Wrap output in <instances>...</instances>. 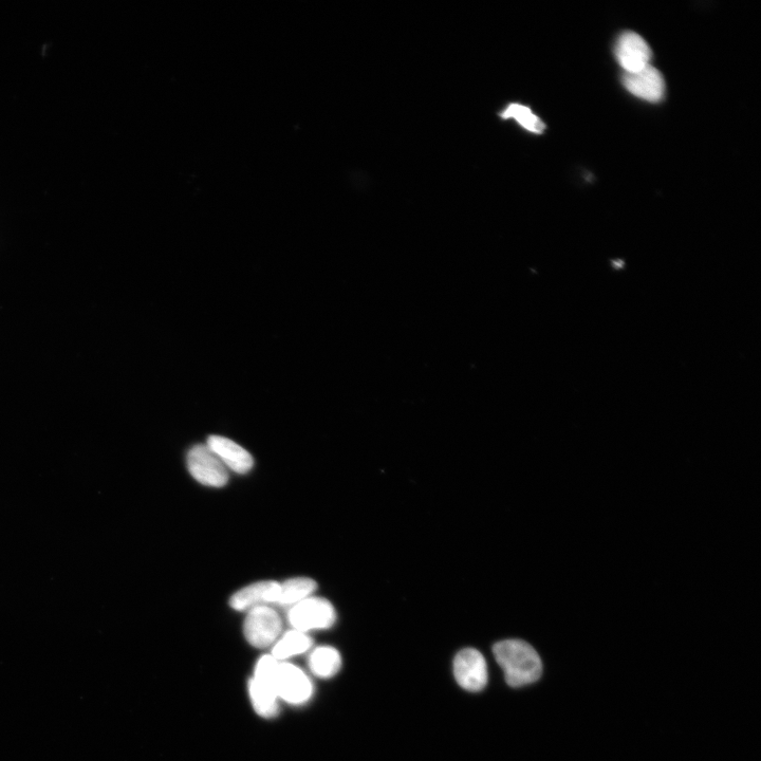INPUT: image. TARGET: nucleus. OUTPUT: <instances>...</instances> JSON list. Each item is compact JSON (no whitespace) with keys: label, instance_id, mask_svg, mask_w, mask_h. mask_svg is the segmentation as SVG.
<instances>
[{"label":"nucleus","instance_id":"nucleus-5","mask_svg":"<svg viewBox=\"0 0 761 761\" xmlns=\"http://www.w3.org/2000/svg\"><path fill=\"white\" fill-rule=\"evenodd\" d=\"M188 468L191 475L203 486L222 488L228 484V469L207 444L195 445L190 450Z\"/></svg>","mask_w":761,"mask_h":761},{"label":"nucleus","instance_id":"nucleus-14","mask_svg":"<svg viewBox=\"0 0 761 761\" xmlns=\"http://www.w3.org/2000/svg\"><path fill=\"white\" fill-rule=\"evenodd\" d=\"M318 584L309 578H293L281 583L276 605L294 606L314 595Z\"/></svg>","mask_w":761,"mask_h":761},{"label":"nucleus","instance_id":"nucleus-4","mask_svg":"<svg viewBox=\"0 0 761 761\" xmlns=\"http://www.w3.org/2000/svg\"><path fill=\"white\" fill-rule=\"evenodd\" d=\"M275 686L280 701L295 707L307 703L313 695V684L309 676L299 666L287 661H280L278 665Z\"/></svg>","mask_w":761,"mask_h":761},{"label":"nucleus","instance_id":"nucleus-3","mask_svg":"<svg viewBox=\"0 0 761 761\" xmlns=\"http://www.w3.org/2000/svg\"><path fill=\"white\" fill-rule=\"evenodd\" d=\"M282 631V619L270 606L256 607L248 611L244 623V635L253 647L273 646L282 636Z\"/></svg>","mask_w":761,"mask_h":761},{"label":"nucleus","instance_id":"nucleus-12","mask_svg":"<svg viewBox=\"0 0 761 761\" xmlns=\"http://www.w3.org/2000/svg\"><path fill=\"white\" fill-rule=\"evenodd\" d=\"M312 645V638L308 634L292 629L276 641L272 647L271 655L276 660L285 662L286 660L307 653L310 651Z\"/></svg>","mask_w":761,"mask_h":761},{"label":"nucleus","instance_id":"nucleus-11","mask_svg":"<svg viewBox=\"0 0 761 761\" xmlns=\"http://www.w3.org/2000/svg\"><path fill=\"white\" fill-rule=\"evenodd\" d=\"M207 445L227 469L238 474H247L252 470V455L233 440L222 436H210Z\"/></svg>","mask_w":761,"mask_h":761},{"label":"nucleus","instance_id":"nucleus-13","mask_svg":"<svg viewBox=\"0 0 761 761\" xmlns=\"http://www.w3.org/2000/svg\"><path fill=\"white\" fill-rule=\"evenodd\" d=\"M308 664L314 676L324 679L332 678L341 670L342 657L336 648L321 646L313 649Z\"/></svg>","mask_w":761,"mask_h":761},{"label":"nucleus","instance_id":"nucleus-15","mask_svg":"<svg viewBox=\"0 0 761 761\" xmlns=\"http://www.w3.org/2000/svg\"><path fill=\"white\" fill-rule=\"evenodd\" d=\"M500 118L504 120L513 119L526 131L537 135L543 134L546 129L545 123L534 115L529 107L517 103L508 105L500 114Z\"/></svg>","mask_w":761,"mask_h":761},{"label":"nucleus","instance_id":"nucleus-9","mask_svg":"<svg viewBox=\"0 0 761 761\" xmlns=\"http://www.w3.org/2000/svg\"><path fill=\"white\" fill-rule=\"evenodd\" d=\"M623 84L631 95L647 102H659L665 95L662 74L652 65L635 73H625Z\"/></svg>","mask_w":761,"mask_h":761},{"label":"nucleus","instance_id":"nucleus-1","mask_svg":"<svg viewBox=\"0 0 761 761\" xmlns=\"http://www.w3.org/2000/svg\"><path fill=\"white\" fill-rule=\"evenodd\" d=\"M493 653L512 688L532 684L543 674L540 655L525 641L512 639L498 642L493 647Z\"/></svg>","mask_w":761,"mask_h":761},{"label":"nucleus","instance_id":"nucleus-10","mask_svg":"<svg viewBox=\"0 0 761 761\" xmlns=\"http://www.w3.org/2000/svg\"><path fill=\"white\" fill-rule=\"evenodd\" d=\"M281 583L262 581L238 590L230 599V605L238 611H249L256 607L276 604Z\"/></svg>","mask_w":761,"mask_h":761},{"label":"nucleus","instance_id":"nucleus-8","mask_svg":"<svg viewBox=\"0 0 761 761\" xmlns=\"http://www.w3.org/2000/svg\"><path fill=\"white\" fill-rule=\"evenodd\" d=\"M616 54L625 73H635L644 69L651 65L653 57L651 47L635 32H625L619 37Z\"/></svg>","mask_w":761,"mask_h":761},{"label":"nucleus","instance_id":"nucleus-6","mask_svg":"<svg viewBox=\"0 0 761 761\" xmlns=\"http://www.w3.org/2000/svg\"><path fill=\"white\" fill-rule=\"evenodd\" d=\"M454 675L462 689L480 692L488 684V665L484 656L474 648L462 649L454 660Z\"/></svg>","mask_w":761,"mask_h":761},{"label":"nucleus","instance_id":"nucleus-2","mask_svg":"<svg viewBox=\"0 0 761 761\" xmlns=\"http://www.w3.org/2000/svg\"><path fill=\"white\" fill-rule=\"evenodd\" d=\"M288 621L293 629L308 634L331 628L337 621V612L328 600L312 596L290 608Z\"/></svg>","mask_w":761,"mask_h":761},{"label":"nucleus","instance_id":"nucleus-7","mask_svg":"<svg viewBox=\"0 0 761 761\" xmlns=\"http://www.w3.org/2000/svg\"><path fill=\"white\" fill-rule=\"evenodd\" d=\"M275 679V672L267 668H258L248 684L253 709L263 718H274L280 712V698L276 693Z\"/></svg>","mask_w":761,"mask_h":761}]
</instances>
